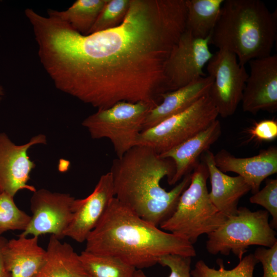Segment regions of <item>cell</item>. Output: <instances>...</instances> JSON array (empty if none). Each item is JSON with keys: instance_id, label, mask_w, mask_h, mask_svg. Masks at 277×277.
Instances as JSON below:
<instances>
[{"instance_id": "cell-1", "label": "cell", "mask_w": 277, "mask_h": 277, "mask_svg": "<svg viewBox=\"0 0 277 277\" xmlns=\"http://www.w3.org/2000/svg\"><path fill=\"white\" fill-rule=\"evenodd\" d=\"M26 18L55 87L100 109L161 102L168 91L165 64L185 31L186 7L185 0H130L120 25L87 35L34 10Z\"/></svg>"}, {"instance_id": "cell-2", "label": "cell", "mask_w": 277, "mask_h": 277, "mask_svg": "<svg viewBox=\"0 0 277 277\" xmlns=\"http://www.w3.org/2000/svg\"><path fill=\"white\" fill-rule=\"evenodd\" d=\"M86 243L85 251L118 258L136 269L152 267L166 255L196 254L187 240L143 220L115 197Z\"/></svg>"}, {"instance_id": "cell-3", "label": "cell", "mask_w": 277, "mask_h": 277, "mask_svg": "<svg viewBox=\"0 0 277 277\" xmlns=\"http://www.w3.org/2000/svg\"><path fill=\"white\" fill-rule=\"evenodd\" d=\"M175 170L171 159L161 157L148 146L135 145L112 162L109 171L114 197L138 216L159 227L173 214L181 194L191 182L190 172L171 190L166 191L161 181L167 176L168 183Z\"/></svg>"}, {"instance_id": "cell-4", "label": "cell", "mask_w": 277, "mask_h": 277, "mask_svg": "<svg viewBox=\"0 0 277 277\" xmlns=\"http://www.w3.org/2000/svg\"><path fill=\"white\" fill-rule=\"evenodd\" d=\"M276 13L260 0H224L210 44L235 54L240 65L268 56L276 39Z\"/></svg>"}, {"instance_id": "cell-5", "label": "cell", "mask_w": 277, "mask_h": 277, "mask_svg": "<svg viewBox=\"0 0 277 277\" xmlns=\"http://www.w3.org/2000/svg\"><path fill=\"white\" fill-rule=\"evenodd\" d=\"M208 176L206 166L198 162L189 186L181 194L173 214L160 226L161 229L181 236L193 244L200 235L208 234L226 221L228 217L217 210L209 198Z\"/></svg>"}, {"instance_id": "cell-6", "label": "cell", "mask_w": 277, "mask_h": 277, "mask_svg": "<svg viewBox=\"0 0 277 277\" xmlns=\"http://www.w3.org/2000/svg\"><path fill=\"white\" fill-rule=\"evenodd\" d=\"M265 210L252 211L245 207L228 217L216 230L207 234L206 248L211 254L233 253L241 260L250 246L270 248L277 243L276 232Z\"/></svg>"}, {"instance_id": "cell-7", "label": "cell", "mask_w": 277, "mask_h": 277, "mask_svg": "<svg viewBox=\"0 0 277 277\" xmlns=\"http://www.w3.org/2000/svg\"><path fill=\"white\" fill-rule=\"evenodd\" d=\"M156 105L144 102H120L107 109H97L82 122L92 138H107L117 158L136 145L146 117Z\"/></svg>"}, {"instance_id": "cell-8", "label": "cell", "mask_w": 277, "mask_h": 277, "mask_svg": "<svg viewBox=\"0 0 277 277\" xmlns=\"http://www.w3.org/2000/svg\"><path fill=\"white\" fill-rule=\"evenodd\" d=\"M218 115L208 94L185 110L142 131L136 145L148 146L161 154L205 129Z\"/></svg>"}, {"instance_id": "cell-9", "label": "cell", "mask_w": 277, "mask_h": 277, "mask_svg": "<svg viewBox=\"0 0 277 277\" xmlns=\"http://www.w3.org/2000/svg\"><path fill=\"white\" fill-rule=\"evenodd\" d=\"M207 70L213 78L208 94L219 115H232L241 102L248 76L245 66L239 64L235 54L218 50L207 64Z\"/></svg>"}, {"instance_id": "cell-10", "label": "cell", "mask_w": 277, "mask_h": 277, "mask_svg": "<svg viewBox=\"0 0 277 277\" xmlns=\"http://www.w3.org/2000/svg\"><path fill=\"white\" fill-rule=\"evenodd\" d=\"M75 198L68 193L40 189L30 199L32 213L27 228L20 235L28 236L50 234L61 240L73 215Z\"/></svg>"}, {"instance_id": "cell-11", "label": "cell", "mask_w": 277, "mask_h": 277, "mask_svg": "<svg viewBox=\"0 0 277 277\" xmlns=\"http://www.w3.org/2000/svg\"><path fill=\"white\" fill-rule=\"evenodd\" d=\"M210 36L196 38L186 30L182 34L165 64L168 91L205 76L203 68L213 55L209 49Z\"/></svg>"}, {"instance_id": "cell-12", "label": "cell", "mask_w": 277, "mask_h": 277, "mask_svg": "<svg viewBox=\"0 0 277 277\" xmlns=\"http://www.w3.org/2000/svg\"><path fill=\"white\" fill-rule=\"evenodd\" d=\"M46 144V137L43 134L32 137L27 143L17 145L6 133H0L1 193H6L14 197L22 189L32 192L36 190L34 186L27 184L30 173L35 167L28 151L34 145Z\"/></svg>"}, {"instance_id": "cell-13", "label": "cell", "mask_w": 277, "mask_h": 277, "mask_svg": "<svg viewBox=\"0 0 277 277\" xmlns=\"http://www.w3.org/2000/svg\"><path fill=\"white\" fill-rule=\"evenodd\" d=\"M250 72L243 90L242 109L256 114L277 110V55L253 59L249 62Z\"/></svg>"}, {"instance_id": "cell-14", "label": "cell", "mask_w": 277, "mask_h": 277, "mask_svg": "<svg viewBox=\"0 0 277 277\" xmlns=\"http://www.w3.org/2000/svg\"><path fill=\"white\" fill-rule=\"evenodd\" d=\"M114 197L110 171L102 175L94 190L84 199H75L72 219L64 236L78 243L86 242Z\"/></svg>"}, {"instance_id": "cell-15", "label": "cell", "mask_w": 277, "mask_h": 277, "mask_svg": "<svg viewBox=\"0 0 277 277\" xmlns=\"http://www.w3.org/2000/svg\"><path fill=\"white\" fill-rule=\"evenodd\" d=\"M216 167L223 172H232L241 176L254 194L260 190L262 182L277 172V148L271 146L256 155L237 157L225 149L214 154Z\"/></svg>"}, {"instance_id": "cell-16", "label": "cell", "mask_w": 277, "mask_h": 277, "mask_svg": "<svg viewBox=\"0 0 277 277\" xmlns=\"http://www.w3.org/2000/svg\"><path fill=\"white\" fill-rule=\"evenodd\" d=\"M213 82L210 75L200 77L187 85L161 94V102L148 113L142 131L188 109L209 93Z\"/></svg>"}, {"instance_id": "cell-17", "label": "cell", "mask_w": 277, "mask_h": 277, "mask_svg": "<svg viewBox=\"0 0 277 277\" xmlns=\"http://www.w3.org/2000/svg\"><path fill=\"white\" fill-rule=\"evenodd\" d=\"M203 154L211 184L209 196L211 202L226 216L235 215L240 199L251 191L250 186L239 175L230 176L222 172L215 165L211 151L208 150Z\"/></svg>"}, {"instance_id": "cell-18", "label": "cell", "mask_w": 277, "mask_h": 277, "mask_svg": "<svg viewBox=\"0 0 277 277\" xmlns=\"http://www.w3.org/2000/svg\"><path fill=\"white\" fill-rule=\"evenodd\" d=\"M221 133V123L217 118L202 131L159 154L161 157L171 159L175 164V172L168 184H175L185 175L190 173L198 163L200 155L218 140Z\"/></svg>"}, {"instance_id": "cell-19", "label": "cell", "mask_w": 277, "mask_h": 277, "mask_svg": "<svg viewBox=\"0 0 277 277\" xmlns=\"http://www.w3.org/2000/svg\"><path fill=\"white\" fill-rule=\"evenodd\" d=\"M38 237L19 235L8 240L3 255L11 277H34L43 264L46 250L38 243Z\"/></svg>"}, {"instance_id": "cell-20", "label": "cell", "mask_w": 277, "mask_h": 277, "mask_svg": "<svg viewBox=\"0 0 277 277\" xmlns=\"http://www.w3.org/2000/svg\"><path fill=\"white\" fill-rule=\"evenodd\" d=\"M34 277H90L72 246L51 235L44 262Z\"/></svg>"}, {"instance_id": "cell-21", "label": "cell", "mask_w": 277, "mask_h": 277, "mask_svg": "<svg viewBox=\"0 0 277 277\" xmlns=\"http://www.w3.org/2000/svg\"><path fill=\"white\" fill-rule=\"evenodd\" d=\"M224 0H185V30L193 36L206 38L210 34L219 18Z\"/></svg>"}, {"instance_id": "cell-22", "label": "cell", "mask_w": 277, "mask_h": 277, "mask_svg": "<svg viewBox=\"0 0 277 277\" xmlns=\"http://www.w3.org/2000/svg\"><path fill=\"white\" fill-rule=\"evenodd\" d=\"M107 0H77L67 9H48V14L67 23L75 30L87 35Z\"/></svg>"}, {"instance_id": "cell-23", "label": "cell", "mask_w": 277, "mask_h": 277, "mask_svg": "<svg viewBox=\"0 0 277 277\" xmlns=\"http://www.w3.org/2000/svg\"><path fill=\"white\" fill-rule=\"evenodd\" d=\"M80 259L90 277H133L136 269L120 259L83 251Z\"/></svg>"}, {"instance_id": "cell-24", "label": "cell", "mask_w": 277, "mask_h": 277, "mask_svg": "<svg viewBox=\"0 0 277 277\" xmlns=\"http://www.w3.org/2000/svg\"><path fill=\"white\" fill-rule=\"evenodd\" d=\"M258 263L253 253L243 257L239 264L231 269H226L221 259L217 261L219 269L209 267L201 260L196 262L190 274L192 277H253L254 268Z\"/></svg>"}, {"instance_id": "cell-25", "label": "cell", "mask_w": 277, "mask_h": 277, "mask_svg": "<svg viewBox=\"0 0 277 277\" xmlns=\"http://www.w3.org/2000/svg\"><path fill=\"white\" fill-rule=\"evenodd\" d=\"M31 220V216L16 205L14 197L0 193V236L9 230L24 231Z\"/></svg>"}, {"instance_id": "cell-26", "label": "cell", "mask_w": 277, "mask_h": 277, "mask_svg": "<svg viewBox=\"0 0 277 277\" xmlns=\"http://www.w3.org/2000/svg\"><path fill=\"white\" fill-rule=\"evenodd\" d=\"M130 0H107L88 34L115 27L124 19Z\"/></svg>"}, {"instance_id": "cell-27", "label": "cell", "mask_w": 277, "mask_h": 277, "mask_svg": "<svg viewBox=\"0 0 277 277\" xmlns=\"http://www.w3.org/2000/svg\"><path fill=\"white\" fill-rule=\"evenodd\" d=\"M251 203L264 207L272 216L270 223L274 229L277 228V180L269 179L266 181L264 187L253 194L249 199Z\"/></svg>"}, {"instance_id": "cell-28", "label": "cell", "mask_w": 277, "mask_h": 277, "mask_svg": "<svg viewBox=\"0 0 277 277\" xmlns=\"http://www.w3.org/2000/svg\"><path fill=\"white\" fill-rule=\"evenodd\" d=\"M191 258L169 254L161 258L158 263L170 269L168 277H191Z\"/></svg>"}, {"instance_id": "cell-29", "label": "cell", "mask_w": 277, "mask_h": 277, "mask_svg": "<svg viewBox=\"0 0 277 277\" xmlns=\"http://www.w3.org/2000/svg\"><path fill=\"white\" fill-rule=\"evenodd\" d=\"M253 254L262 264L263 277H277V243L270 248L259 247Z\"/></svg>"}, {"instance_id": "cell-30", "label": "cell", "mask_w": 277, "mask_h": 277, "mask_svg": "<svg viewBox=\"0 0 277 277\" xmlns=\"http://www.w3.org/2000/svg\"><path fill=\"white\" fill-rule=\"evenodd\" d=\"M250 138L260 141H271L277 137V122L265 120L256 123L249 130Z\"/></svg>"}, {"instance_id": "cell-31", "label": "cell", "mask_w": 277, "mask_h": 277, "mask_svg": "<svg viewBox=\"0 0 277 277\" xmlns=\"http://www.w3.org/2000/svg\"><path fill=\"white\" fill-rule=\"evenodd\" d=\"M7 241L5 238L0 236V277H11V273L6 266L3 255V249Z\"/></svg>"}, {"instance_id": "cell-32", "label": "cell", "mask_w": 277, "mask_h": 277, "mask_svg": "<svg viewBox=\"0 0 277 277\" xmlns=\"http://www.w3.org/2000/svg\"><path fill=\"white\" fill-rule=\"evenodd\" d=\"M133 277H149L141 269H136Z\"/></svg>"}, {"instance_id": "cell-33", "label": "cell", "mask_w": 277, "mask_h": 277, "mask_svg": "<svg viewBox=\"0 0 277 277\" xmlns=\"http://www.w3.org/2000/svg\"><path fill=\"white\" fill-rule=\"evenodd\" d=\"M4 95V89L1 85H0V100L2 98V96Z\"/></svg>"}, {"instance_id": "cell-34", "label": "cell", "mask_w": 277, "mask_h": 277, "mask_svg": "<svg viewBox=\"0 0 277 277\" xmlns=\"http://www.w3.org/2000/svg\"><path fill=\"white\" fill-rule=\"evenodd\" d=\"M0 193H1V191H0Z\"/></svg>"}]
</instances>
